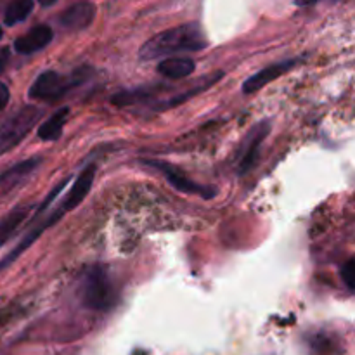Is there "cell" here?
I'll use <instances>...</instances> for the list:
<instances>
[{"instance_id": "cell-16", "label": "cell", "mask_w": 355, "mask_h": 355, "mask_svg": "<svg viewBox=\"0 0 355 355\" xmlns=\"http://www.w3.org/2000/svg\"><path fill=\"white\" fill-rule=\"evenodd\" d=\"M35 2L33 0H16V2H10L6 7V12H3V23L7 26H14V24L23 23L24 19H28V16L33 10Z\"/></svg>"}, {"instance_id": "cell-10", "label": "cell", "mask_w": 355, "mask_h": 355, "mask_svg": "<svg viewBox=\"0 0 355 355\" xmlns=\"http://www.w3.org/2000/svg\"><path fill=\"white\" fill-rule=\"evenodd\" d=\"M297 62H298V59H288V61L274 62V64L260 69L259 73H255V75H252L250 78L245 80V83H243V89H241L243 94L250 96V94L259 92L260 89H263V87L267 85V83H270L272 80L279 78L283 73H286L288 69L293 68Z\"/></svg>"}, {"instance_id": "cell-5", "label": "cell", "mask_w": 355, "mask_h": 355, "mask_svg": "<svg viewBox=\"0 0 355 355\" xmlns=\"http://www.w3.org/2000/svg\"><path fill=\"white\" fill-rule=\"evenodd\" d=\"M42 116H44L42 107L24 106L19 111H16L12 116L7 118L0 125V156L19 146L26 139V135L37 127Z\"/></svg>"}, {"instance_id": "cell-17", "label": "cell", "mask_w": 355, "mask_h": 355, "mask_svg": "<svg viewBox=\"0 0 355 355\" xmlns=\"http://www.w3.org/2000/svg\"><path fill=\"white\" fill-rule=\"evenodd\" d=\"M340 274H342V279H343V283H345V286L349 288V291H354V277H355V262H354V259L347 260V263L342 267Z\"/></svg>"}, {"instance_id": "cell-8", "label": "cell", "mask_w": 355, "mask_h": 355, "mask_svg": "<svg viewBox=\"0 0 355 355\" xmlns=\"http://www.w3.org/2000/svg\"><path fill=\"white\" fill-rule=\"evenodd\" d=\"M270 125L269 123H259L252 128L248 135H246L245 148L241 151V158H239L238 165V173L239 175H246L248 172H252L255 168L257 162H259L260 148H262L263 141L269 135Z\"/></svg>"}, {"instance_id": "cell-15", "label": "cell", "mask_w": 355, "mask_h": 355, "mask_svg": "<svg viewBox=\"0 0 355 355\" xmlns=\"http://www.w3.org/2000/svg\"><path fill=\"white\" fill-rule=\"evenodd\" d=\"M196 68V62L189 58H165L159 61L158 73L170 80H182L189 76Z\"/></svg>"}, {"instance_id": "cell-12", "label": "cell", "mask_w": 355, "mask_h": 355, "mask_svg": "<svg viewBox=\"0 0 355 355\" xmlns=\"http://www.w3.org/2000/svg\"><path fill=\"white\" fill-rule=\"evenodd\" d=\"M220 78H224V71L210 73V75H207L205 78L198 80V82L194 83V85L191 87L189 90H186V92H182V94H179V96H173V97H170V99L158 103L155 106V110L156 111H165V110H172V107H175V106H180L182 103L189 101L191 97L198 96V94L205 92V90H208L210 87H214L215 83H217Z\"/></svg>"}, {"instance_id": "cell-11", "label": "cell", "mask_w": 355, "mask_h": 355, "mask_svg": "<svg viewBox=\"0 0 355 355\" xmlns=\"http://www.w3.org/2000/svg\"><path fill=\"white\" fill-rule=\"evenodd\" d=\"M96 17V6L92 2H76L64 9L59 16V24L66 30H85Z\"/></svg>"}, {"instance_id": "cell-7", "label": "cell", "mask_w": 355, "mask_h": 355, "mask_svg": "<svg viewBox=\"0 0 355 355\" xmlns=\"http://www.w3.org/2000/svg\"><path fill=\"white\" fill-rule=\"evenodd\" d=\"M40 165L42 158L33 156V158L23 159V162L16 163L10 168L3 170L0 173V196H6V194L12 193L14 189H17L24 182H28V179L40 168Z\"/></svg>"}, {"instance_id": "cell-3", "label": "cell", "mask_w": 355, "mask_h": 355, "mask_svg": "<svg viewBox=\"0 0 355 355\" xmlns=\"http://www.w3.org/2000/svg\"><path fill=\"white\" fill-rule=\"evenodd\" d=\"M80 300L83 307L96 312H106L118 302L116 288L103 266H92L83 274L80 284Z\"/></svg>"}, {"instance_id": "cell-4", "label": "cell", "mask_w": 355, "mask_h": 355, "mask_svg": "<svg viewBox=\"0 0 355 355\" xmlns=\"http://www.w3.org/2000/svg\"><path fill=\"white\" fill-rule=\"evenodd\" d=\"M89 75L90 71L87 68H78L66 75L54 71V69H47L35 78L28 90V96L35 101H55L82 85L89 78Z\"/></svg>"}, {"instance_id": "cell-20", "label": "cell", "mask_w": 355, "mask_h": 355, "mask_svg": "<svg viewBox=\"0 0 355 355\" xmlns=\"http://www.w3.org/2000/svg\"><path fill=\"white\" fill-rule=\"evenodd\" d=\"M2 35H3V31H2V28H0V38H2Z\"/></svg>"}, {"instance_id": "cell-18", "label": "cell", "mask_w": 355, "mask_h": 355, "mask_svg": "<svg viewBox=\"0 0 355 355\" xmlns=\"http://www.w3.org/2000/svg\"><path fill=\"white\" fill-rule=\"evenodd\" d=\"M9 99H10L9 87H7L3 82H0V111L9 104Z\"/></svg>"}, {"instance_id": "cell-2", "label": "cell", "mask_w": 355, "mask_h": 355, "mask_svg": "<svg viewBox=\"0 0 355 355\" xmlns=\"http://www.w3.org/2000/svg\"><path fill=\"white\" fill-rule=\"evenodd\" d=\"M208 47L207 37L198 23H186L162 31L142 44L139 58L142 61L165 58L179 52H198Z\"/></svg>"}, {"instance_id": "cell-19", "label": "cell", "mask_w": 355, "mask_h": 355, "mask_svg": "<svg viewBox=\"0 0 355 355\" xmlns=\"http://www.w3.org/2000/svg\"><path fill=\"white\" fill-rule=\"evenodd\" d=\"M7 62H9V49H0V73L6 69Z\"/></svg>"}, {"instance_id": "cell-13", "label": "cell", "mask_w": 355, "mask_h": 355, "mask_svg": "<svg viewBox=\"0 0 355 355\" xmlns=\"http://www.w3.org/2000/svg\"><path fill=\"white\" fill-rule=\"evenodd\" d=\"M31 211H33V205H21L0 218V248L16 234V231L30 217Z\"/></svg>"}, {"instance_id": "cell-14", "label": "cell", "mask_w": 355, "mask_h": 355, "mask_svg": "<svg viewBox=\"0 0 355 355\" xmlns=\"http://www.w3.org/2000/svg\"><path fill=\"white\" fill-rule=\"evenodd\" d=\"M68 116H69L68 106L61 107V110L55 111L54 114H51V116H49L47 120L38 127L37 130L38 139L44 142L58 141V139L62 135V130H64V125L66 121H68Z\"/></svg>"}, {"instance_id": "cell-6", "label": "cell", "mask_w": 355, "mask_h": 355, "mask_svg": "<svg viewBox=\"0 0 355 355\" xmlns=\"http://www.w3.org/2000/svg\"><path fill=\"white\" fill-rule=\"evenodd\" d=\"M142 165H146L148 168L158 170L159 173H163L166 180H168L170 186L173 189L180 191L184 194H198V196L205 198V200H211L217 194V189L211 186H201V184L194 182L189 177L184 175L177 166L170 165V163L162 162V159H141Z\"/></svg>"}, {"instance_id": "cell-1", "label": "cell", "mask_w": 355, "mask_h": 355, "mask_svg": "<svg viewBox=\"0 0 355 355\" xmlns=\"http://www.w3.org/2000/svg\"><path fill=\"white\" fill-rule=\"evenodd\" d=\"M96 172H97V166L92 163V165H87L85 168L78 173V177H76V180L73 182V187L69 189V193L66 194L64 200H62L58 207L52 208V211L44 218V220L35 222V224L30 227V231L23 236V239H21V241L14 246V250H10V252L7 253L2 260H0V270L7 269L10 263L16 262V260L19 259V257L23 255V253L26 252V250L30 248V246L33 245V243L37 241V239L40 238L45 231H47V229H51L52 225L58 224V222L61 220L66 214H69L71 210H75V208L78 207L83 200H85L87 194H89V191H90V187H92V184H94Z\"/></svg>"}, {"instance_id": "cell-9", "label": "cell", "mask_w": 355, "mask_h": 355, "mask_svg": "<svg viewBox=\"0 0 355 355\" xmlns=\"http://www.w3.org/2000/svg\"><path fill=\"white\" fill-rule=\"evenodd\" d=\"M52 38H54V30L51 26H47V24H38V26L30 28L26 33L16 38V42H14V51L17 54L30 55L33 52H38L44 47H47L52 42Z\"/></svg>"}]
</instances>
